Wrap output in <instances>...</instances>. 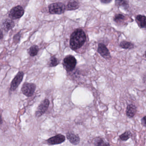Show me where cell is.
<instances>
[{"label":"cell","instance_id":"obj_1","mask_svg":"<svg viewBox=\"0 0 146 146\" xmlns=\"http://www.w3.org/2000/svg\"><path fill=\"white\" fill-rule=\"evenodd\" d=\"M86 40V37L84 31L82 29H76L71 35L70 48L73 50H77L83 46Z\"/></svg>","mask_w":146,"mask_h":146},{"label":"cell","instance_id":"obj_2","mask_svg":"<svg viewBox=\"0 0 146 146\" xmlns=\"http://www.w3.org/2000/svg\"><path fill=\"white\" fill-rule=\"evenodd\" d=\"M63 65L67 72H72L76 66V59L72 55L67 56L63 60Z\"/></svg>","mask_w":146,"mask_h":146},{"label":"cell","instance_id":"obj_3","mask_svg":"<svg viewBox=\"0 0 146 146\" xmlns=\"http://www.w3.org/2000/svg\"><path fill=\"white\" fill-rule=\"evenodd\" d=\"M25 13L23 8L21 6H15L10 9L9 12L8 16L12 20L17 19L21 18Z\"/></svg>","mask_w":146,"mask_h":146},{"label":"cell","instance_id":"obj_4","mask_svg":"<svg viewBox=\"0 0 146 146\" xmlns=\"http://www.w3.org/2000/svg\"><path fill=\"white\" fill-rule=\"evenodd\" d=\"M36 86L35 84L29 82H25L21 87L22 93L27 97L32 96L35 92Z\"/></svg>","mask_w":146,"mask_h":146},{"label":"cell","instance_id":"obj_5","mask_svg":"<svg viewBox=\"0 0 146 146\" xmlns=\"http://www.w3.org/2000/svg\"><path fill=\"white\" fill-rule=\"evenodd\" d=\"M50 13L53 14H61L65 12L66 6L61 3H54L49 6Z\"/></svg>","mask_w":146,"mask_h":146},{"label":"cell","instance_id":"obj_6","mask_svg":"<svg viewBox=\"0 0 146 146\" xmlns=\"http://www.w3.org/2000/svg\"><path fill=\"white\" fill-rule=\"evenodd\" d=\"M24 73L23 72H19L12 80L10 85V90L12 92L15 91L19 85L22 82L24 77Z\"/></svg>","mask_w":146,"mask_h":146},{"label":"cell","instance_id":"obj_7","mask_svg":"<svg viewBox=\"0 0 146 146\" xmlns=\"http://www.w3.org/2000/svg\"><path fill=\"white\" fill-rule=\"evenodd\" d=\"M49 104L50 102L48 100L45 99L43 100L37 109L35 113L36 116L39 117L42 115L48 110Z\"/></svg>","mask_w":146,"mask_h":146},{"label":"cell","instance_id":"obj_8","mask_svg":"<svg viewBox=\"0 0 146 146\" xmlns=\"http://www.w3.org/2000/svg\"><path fill=\"white\" fill-rule=\"evenodd\" d=\"M66 140V137L62 135L58 134L48 139L47 142L50 145H59L64 142Z\"/></svg>","mask_w":146,"mask_h":146},{"label":"cell","instance_id":"obj_9","mask_svg":"<svg viewBox=\"0 0 146 146\" xmlns=\"http://www.w3.org/2000/svg\"><path fill=\"white\" fill-rule=\"evenodd\" d=\"M98 52L105 59L110 60L111 58L110 51L106 46L103 43H99L98 46Z\"/></svg>","mask_w":146,"mask_h":146},{"label":"cell","instance_id":"obj_10","mask_svg":"<svg viewBox=\"0 0 146 146\" xmlns=\"http://www.w3.org/2000/svg\"><path fill=\"white\" fill-rule=\"evenodd\" d=\"M15 25L13 21L9 19H6L3 20L1 24V27L2 30L7 32L13 28Z\"/></svg>","mask_w":146,"mask_h":146},{"label":"cell","instance_id":"obj_11","mask_svg":"<svg viewBox=\"0 0 146 146\" xmlns=\"http://www.w3.org/2000/svg\"><path fill=\"white\" fill-rule=\"evenodd\" d=\"M66 138L69 141L74 145H78L80 142L79 135L72 132H68L66 133Z\"/></svg>","mask_w":146,"mask_h":146},{"label":"cell","instance_id":"obj_12","mask_svg":"<svg viewBox=\"0 0 146 146\" xmlns=\"http://www.w3.org/2000/svg\"><path fill=\"white\" fill-rule=\"evenodd\" d=\"M126 115L130 118L133 117L136 112H137V108L134 105L129 104L127 106L126 109Z\"/></svg>","mask_w":146,"mask_h":146},{"label":"cell","instance_id":"obj_13","mask_svg":"<svg viewBox=\"0 0 146 146\" xmlns=\"http://www.w3.org/2000/svg\"><path fill=\"white\" fill-rule=\"evenodd\" d=\"M136 21L141 28H146V17L144 15H138L136 17Z\"/></svg>","mask_w":146,"mask_h":146},{"label":"cell","instance_id":"obj_14","mask_svg":"<svg viewBox=\"0 0 146 146\" xmlns=\"http://www.w3.org/2000/svg\"><path fill=\"white\" fill-rule=\"evenodd\" d=\"M92 142L95 146H110L109 143L105 142L104 140L100 137L94 138L93 139Z\"/></svg>","mask_w":146,"mask_h":146},{"label":"cell","instance_id":"obj_15","mask_svg":"<svg viewBox=\"0 0 146 146\" xmlns=\"http://www.w3.org/2000/svg\"><path fill=\"white\" fill-rule=\"evenodd\" d=\"M79 4L78 0H70L67 6L66 9L68 10H75L79 8Z\"/></svg>","mask_w":146,"mask_h":146},{"label":"cell","instance_id":"obj_16","mask_svg":"<svg viewBox=\"0 0 146 146\" xmlns=\"http://www.w3.org/2000/svg\"><path fill=\"white\" fill-rule=\"evenodd\" d=\"M120 46L124 49H132L135 47L133 43L127 41H123L120 43Z\"/></svg>","mask_w":146,"mask_h":146},{"label":"cell","instance_id":"obj_17","mask_svg":"<svg viewBox=\"0 0 146 146\" xmlns=\"http://www.w3.org/2000/svg\"><path fill=\"white\" fill-rule=\"evenodd\" d=\"M38 51H39V48L38 46L36 45H33L28 49V53L31 56L33 57L37 55Z\"/></svg>","mask_w":146,"mask_h":146},{"label":"cell","instance_id":"obj_18","mask_svg":"<svg viewBox=\"0 0 146 146\" xmlns=\"http://www.w3.org/2000/svg\"><path fill=\"white\" fill-rule=\"evenodd\" d=\"M129 0H115V4L118 7H123L127 9L129 8Z\"/></svg>","mask_w":146,"mask_h":146},{"label":"cell","instance_id":"obj_19","mask_svg":"<svg viewBox=\"0 0 146 146\" xmlns=\"http://www.w3.org/2000/svg\"><path fill=\"white\" fill-rule=\"evenodd\" d=\"M114 21L117 23H122L125 21L126 17L123 15L118 14L116 15L114 18Z\"/></svg>","mask_w":146,"mask_h":146},{"label":"cell","instance_id":"obj_20","mask_svg":"<svg viewBox=\"0 0 146 146\" xmlns=\"http://www.w3.org/2000/svg\"><path fill=\"white\" fill-rule=\"evenodd\" d=\"M132 133L129 131H127L124 132L122 134L120 135V139L123 141H126L128 140L132 136Z\"/></svg>","mask_w":146,"mask_h":146},{"label":"cell","instance_id":"obj_21","mask_svg":"<svg viewBox=\"0 0 146 146\" xmlns=\"http://www.w3.org/2000/svg\"><path fill=\"white\" fill-rule=\"evenodd\" d=\"M59 62L58 59L55 56H52L48 62L49 66L50 67H55L59 64Z\"/></svg>","mask_w":146,"mask_h":146},{"label":"cell","instance_id":"obj_22","mask_svg":"<svg viewBox=\"0 0 146 146\" xmlns=\"http://www.w3.org/2000/svg\"><path fill=\"white\" fill-rule=\"evenodd\" d=\"M21 34L20 32L16 33L13 37V43L15 44H16L19 43L20 41Z\"/></svg>","mask_w":146,"mask_h":146},{"label":"cell","instance_id":"obj_23","mask_svg":"<svg viewBox=\"0 0 146 146\" xmlns=\"http://www.w3.org/2000/svg\"><path fill=\"white\" fill-rule=\"evenodd\" d=\"M141 123L144 126V127H146V116L143 117L141 119Z\"/></svg>","mask_w":146,"mask_h":146},{"label":"cell","instance_id":"obj_24","mask_svg":"<svg viewBox=\"0 0 146 146\" xmlns=\"http://www.w3.org/2000/svg\"><path fill=\"white\" fill-rule=\"evenodd\" d=\"M112 0H100L101 2L104 3H109Z\"/></svg>","mask_w":146,"mask_h":146},{"label":"cell","instance_id":"obj_25","mask_svg":"<svg viewBox=\"0 0 146 146\" xmlns=\"http://www.w3.org/2000/svg\"><path fill=\"white\" fill-rule=\"evenodd\" d=\"M3 38V34L2 30L0 29V40H2Z\"/></svg>","mask_w":146,"mask_h":146},{"label":"cell","instance_id":"obj_26","mask_svg":"<svg viewBox=\"0 0 146 146\" xmlns=\"http://www.w3.org/2000/svg\"><path fill=\"white\" fill-rule=\"evenodd\" d=\"M2 119L1 117V115H0V125L2 123Z\"/></svg>","mask_w":146,"mask_h":146},{"label":"cell","instance_id":"obj_27","mask_svg":"<svg viewBox=\"0 0 146 146\" xmlns=\"http://www.w3.org/2000/svg\"><path fill=\"white\" fill-rule=\"evenodd\" d=\"M145 57L146 58V51H145Z\"/></svg>","mask_w":146,"mask_h":146}]
</instances>
